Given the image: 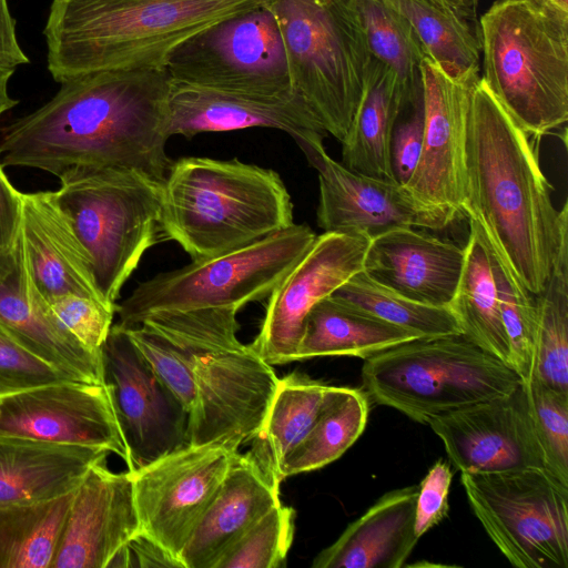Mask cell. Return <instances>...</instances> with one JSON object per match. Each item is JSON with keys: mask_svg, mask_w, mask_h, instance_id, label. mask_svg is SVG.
Returning a JSON list of instances; mask_svg holds the SVG:
<instances>
[{"mask_svg": "<svg viewBox=\"0 0 568 568\" xmlns=\"http://www.w3.org/2000/svg\"><path fill=\"white\" fill-rule=\"evenodd\" d=\"M60 84L47 103L1 130L3 168L39 169L63 182L116 166L164 181L173 163L166 154V67L100 71Z\"/></svg>", "mask_w": 568, "mask_h": 568, "instance_id": "obj_1", "label": "cell"}, {"mask_svg": "<svg viewBox=\"0 0 568 568\" xmlns=\"http://www.w3.org/2000/svg\"><path fill=\"white\" fill-rule=\"evenodd\" d=\"M465 204L519 283L540 293L551 274L568 203L557 210L529 135L478 77L466 122Z\"/></svg>", "mask_w": 568, "mask_h": 568, "instance_id": "obj_2", "label": "cell"}, {"mask_svg": "<svg viewBox=\"0 0 568 568\" xmlns=\"http://www.w3.org/2000/svg\"><path fill=\"white\" fill-rule=\"evenodd\" d=\"M264 0H52L43 30L48 70L88 73L165 67L194 33Z\"/></svg>", "mask_w": 568, "mask_h": 568, "instance_id": "obj_3", "label": "cell"}, {"mask_svg": "<svg viewBox=\"0 0 568 568\" xmlns=\"http://www.w3.org/2000/svg\"><path fill=\"white\" fill-rule=\"evenodd\" d=\"M161 226L192 260L216 256L294 224L293 203L272 169L239 159L189 156L162 182Z\"/></svg>", "mask_w": 568, "mask_h": 568, "instance_id": "obj_4", "label": "cell"}, {"mask_svg": "<svg viewBox=\"0 0 568 568\" xmlns=\"http://www.w3.org/2000/svg\"><path fill=\"white\" fill-rule=\"evenodd\" d=\"M236 308L163 312L143 324L169 339L185 361L196 393L189 416L190 444L256 435L278 383L268 363L237 338Z\"/></svg>", "mask_w": 568, "mask_h": 568, "instance_id": "obj_5", "label": "cell"}, {"mask_svg": "<svg viewBox=\"0 0 568 568\" xmlns=\"http://www.w3.org/2000/svg\"><path fill=\"white\" fill-rule=\"evenodd\" d=\"M480 79L529 135L568 120V16L497 0L480 17Z\"/></svg>", "mask_w": 568, "mask_h": 568, "instance_id": "obj_6", "label": "cell"}, {"mask_svg": "<svg viewBox=\"0 0 568 568\" xmlns=\"http://www.w3.org/2000/svg\"><path fill=\"white\" fill-rule=\"evenodd\" d=\"M278 27L293 88L339 142L361 99L371 53L356 0H264Z\"/></svg>", "mask_w": 568, "mask_h": 568, "instance_id": "obj_7", "label": "cell"}, {"mask_svg": "<svg viewBox=\"0 0 568 568\" xmlns=\"http://www.w3.org/2000/svg\"><path fill=\"white\" fill-rule=\"evenodd\" d=\"M364 392L420 424L511 393L523 382L463 334L415 338L365 359Z\"/></svg>", "mask_w": 568, "mask_h": 568, "instance_id": "obj_8", "label": "cell"}, {"mask_svg": "<svg viewBox=\"0 0 568 568\" xmlns=\"http://www.w3.org/2000/svg\"><path fill=\"white\" fill-rule=\"evenodd\" d=\"M55 191L88 253L97 290L116 307L125 282L144 253L165 241L162 182L129 168L79 172Z\"/></svg>", "mask_w": 568, "mask_h": 568, "instance_id": "obj_9", "label": "cell"}, {"mask_svg": "<svg viewBox=\"0 0 568 568\" xmlns=\"http://www.w3.org/2000/svg\"><path fill=\"white\" fill-rule=\"evenodd\" d=\"M306 224H292L275 234L141 282L120 304L119 324L139 325L163 312L236 308L273 292L316 239Z\"/></svg>", "mask_w": 568, "mask_h": 568, "instance_id": "obj_10", "label": "cell"}, {"mask_svg": "<svg viewBox=\"0 0 568 568\" xmlns=\"http://www.w3.org/2000/svg\"><path fill=\"white\" fill-rule=\"evenodd\" d=\"M485 531L518 568H568V486L544 468L460 473Z\"/></svg>", "mask_w": 568, "mask_h": 568, "instance_id": "obj_11", "label": "cell"}, {"mask_svg": "<svg viewBox=\"0 0 568 568\" xmlns=\"http://www.w3.org/2000/svg\"><path fill=\"white\" fill-rule=\"evenodd\" d=\"M165 67L173 81L214 90L264 95L295 90L278 27L264 3L194 33Z\"/></svg>", "mask_w": 568, "mask_h": 568, "instance_id": "obj_12", "label": "cell"}, {"mask_svg": "<svg viewBox=\"0 0 568 568\" xmlns=\"http://www.w3.org/2000/svg\"><path fill=\"white\" fill-rule=\"evenodd\" d=\"M423 148L403 185L425 229L443 230L466 216L465 145L469 95L479 74L454 77L427 57L420 63Z\"/></svg>", "mask_w": 568, "mask_h": 568, "instance_id": "obj_13", "label": "cell"}, {"mask_svg": "<svg viewBox=\"0 0 568 568\" xmlns=\"http://www.w3.org/2000/svg\"><path fill=\"white\" fill-rule=\"evenodd\" d=\"M239 447L224 440L189 444L129 470L140 532L180 562Z\"/></svg>", "mask_w": 568, "mask_h": 568, "instance_id": "obj_14", "label": "cell"}, {"mask_svg": "<svg viewBox=\"0 0 568 568\" xmlns=\"http://www.w3.org/2000/svg\"><path fill=\"white\" fill-rule=\"evenodd\" d=\"M101 358L129 452V470L190 444L187 413L121 324L112 325Z\"/></svg>", "mask_w": 568, "mask_h": 568, "instance_id": "obj_15", "label": "cell"}, {"mask_svg": "<svg viewBox=\"0 0 568 568\" xmlns=\"http://www.w3.org/2000/svg\"><path fill=\"white\" fill-rule=\"evenodd\" d=\"M371 239L324 232L268 295L258 334L250 346L270 365L295 361L306 317L363 270Z\"/></svg>", "mask_w": 568, "mask_h": 568, "instance_id": "obj_16", "label": "cell"}, {"mask_svg": "<svg viewBox=\"0 0 568 568\" xmlns=\"http://www.w3.org/2000/svg\"><path fill=\"white\" fill-rule=\"evenodd\" d=\"M0 434L103 448L130 465L105 383L68 379L3 396Z\"/></svg>", "mask_w": 568, "mask_h": 568, "instance_id": "obj_17", "label": "cell"}, {"mask_svg": "<svg viewBox=\"0 0 568 568\" xmlns=\"http://www.w3.org/2000/svg\"><path fill=\"white\" fill-rule=\"evenodd\" d=\"M426 424L460 473L546 469L523 383L507 395L433 416Z\"/></svg>", "mask_w": 568, "mask_h": 568, "instance_id": "obj_18", "label": "cell"}, {"mask_svg": "<svg viewBox=\"0 0 568 568\" xmlns=\"http://www.w3.org/2000/svg\"><path fill=\"white\" fill-rule=\"evenodd\" d=\"M166 112L170 138L268 128L287 133L300 145L323 140L326 135L296 90L264 95L214 90L172 80Z\"/></svg>", "mask_w": 568, "mask_h": 568, "instance_id": "obj_19", "label": "cell"}, {"mask_svg": "<svg viewBox=\"0 0 568 568\" xmlns=\"http://www.w3.org/2000/svg\"><path fill=\"white\" fill-rule=\"evenodd\" d=\"M317 171V225L324 232L361 234L371 240L389 230L425 224L412 199L395 181L347 169L332 159L323 140L298 145Z\"/></svg>", "mask_w": 568, "mask_h": 568, "instance_id": "obj_20", "label": "cell"}, {"mask_svg": "<svg viewBox=\"0 0 568 568\" xmlns=\"http://www.w3.org/2000/svg\"><path fill=\"white\" fill-rule=\"evenodd\" d=\"M139 532L129 470L98 463L73 493L52 568H108Z\"/></svg>", "mask_w": 568, "mask_h": 568, "instance_id": "obj_21", "label": "cell"}, {"mask_svg": "<svg viewBox=\"0 0 568 568\" xmlns=\"http://www.w3.org/2000/svg\"><path fill=\"white\" fill-rule=\"evenodd\" d=\"M0 326L23 348L70 378L104 383L101 354L75 339L36 292L21 229L16 241L0 250Z\"/></svg>", "mask_w": 568, "mask_h": 568, "instance_id": "obj_22", "label": "cell"}, {"mask_svg": "<svg viewBox=\"0 0 568 568\" xmlns=\"http://www.w3.org/2000/svg\"><path fill=\"white\" fill-rule=\"evenodd\" d=\"M464 257L465 247L402 226L371 240L363 271L412 301L448 306L458 285Z\"/></svg>", "mask_w": 568, "mask_h": 568, "instance_id": "obj_23", "label": "cell"}, {"mask_svg": "<svg viewBox=\"0 0 568 568\" xmlns=\"http://www.w3.org/2000/svg\"><path fill=\"white\" fill-rule=\"evenodd\" d=\"M21 233L30 280L47 305L65 294L105 302L97 290L88 253L55 191L22 193Z\"/></svg>", "mask_w": 568, "mask_h": 568, "instance_id": "obj_24", "label": "cell"}, {"mask_svg": "<svg viewBox=\"0 0 568 568\" xmlns=\"http://www.w3.org/2000/svg\"><path fill=\"white\" fill-rule=\"evenodd\" d=\"M280 485L251 452H237L179 556L182 568H214L262 516L281 503Z\"/></svg>", "mask_w": 568, "mask_h": 568, "instance_id": "obj_25", "label": "cell"}, {"mask_svg": "<svg viewBox=\"0 0 568 568\" xmlns=\"http://www.w3.org/2000/svg\"><path fill=\"white\" fill-rule=\"evenodd\" d=\"M418 485L384 494L341 536L317 554L313 568H400L418 542Z\"/></svg>", "mask_w": 568, "mask_h": 568, "instance_id": "obj_26", "label": "cell"}, {"mask_svg": "<svg viewBox=\"0 0 568 568\" xmlns=\"http://www.w3.org/2000/svg\"><path fill=\"white\" fill-rule=\"evenodd\" d=\"M109 454L98 447L0 434V506L71 493Z\"/></svg>", "mask_w": 568, "mask_h": 568, "instance_id": "obj_27", "label": "cell"}, {"mask_svg": "<svg viewBox=\"0 0 568 568\" xmlns=\"http://www.w3.org/2000/svg\"><path fill=\"white\" fill-rule=\"evenodd\" d=\"M408 106L392 73L371 55L361 99L341 141L342 163L352 171L395 181L392 135L397 120Z\"/></svg>", "mask_w": 568, "mask_h": 568, "instance_id": "obj_28", "label": "cell"}, {"mask_svg": "<svg viewBox=\"0 0 568 568\" xmlns=\"http://www.w3.org/2000/svg\"><path fill=\"white\" fill-rule=\"evenodd\" d=\"M415 338L420 337L329 295L308 313L295 361L326 356L366 359Z\"/></svg>", "mask_w": 568, "mask_h": 568, "instance_id": "obj_29", "label": "cell"}, {"mask_svg": "<svg viewBox=\"0 0 568 568\" xmlns=\"http://www.w3.org/2000/svg\"><path fill=\"white\" fill-rule=\"evenodd\" d=\"M335 386L294 372L278 378L250 450L278 483L285 458L307 435Z\"/></svg>", "mask_w": 568, "mask_h": 568, "instance_id": "obj_30", "label": "cell"}, {"mask_svg": "<svg viewBox=\"0 0 568 568\" xmlns=\"http://www.w3.org/2000/svg\"><path fill=\"white\" fill-rule=\"evenodd\" d=\"M470 232L455 295L448 307L462 334L511 367L496 286L479 225L469 219Z\"/></svg>", "mask_w": 568, "mask_h": 568, "instance_id": "obj_31", "label": "cell"}, {"mask_svg": "<svg viewBox=\"0 0 568 568\" xmlns=\"http://www.w3.org/2000/svg\"><path fill=\"white\" fill-rule=\"evenodd\" d=\"M74 490L0 506V568H52Z\"/></svg>", "mask_w": 568, "mask_h": 568, "instance_id": "obj_32", "label": "cell"}, {"mask_svg": "<svg viewBox=\"0 0 568 568\" xmlns=\"http://www.w3.org/2000/svg\"><path fill=\"white\" fill-rule=\"evenodd\" d=\"M368 413L365 392L335 386L307 435L285 458L282 480L322 468L339 458L364 432Z\"/></svg>", "mask_w": 568, "mask_h": 568, "instance_id": "obj_33", "label": "cell"}, {"mask_svg": "<svg viewBox=\"0 0 568 568\" xmlns=\"http://www.w3.org/2000/svg\"><path fill=\"white\" fill-rule=\"evenodd\" d=\"M410 24L426 57L454 77L479 74L480 42L469 20L435 0H384Z\"/></svg>", "mask_w": 568, "mask_h": 568, "instance_id": "obj_34", "label": "cell"}, {"mask_svg": "<svg viewBox=\"0 0 568 568\" xmlns=\"http://www.w3.org/2000/svg\"><path fill=\"white\" fill-rule=\"evenodd\" d=\"M371 55L392 73L412 106L422 100L420 63L426 58L407 20L384 0H356Z\"/></svg>", "mask_w": 568, "mask_h": 568, "instance_id": "obj_35", "label": "cell"}, {"mask_svg": "<svg viewBox=\"0 0 568 568\" xmlns=\"http://www.w3.org/2000/svg\"><path fill=\"white\" fill-rule=\"evenodd\" d=\"M535 300L538 328L531 377L568 393V229L561 234L550 277Z\"/></svg>", "mask_w": 568, "mask_h": 568, "instance_id": "obj_36", "label": "cell"}, {"mask_svg": "<svg viewBox=\"0 0 568 568\" xmlns=\"http://www.w3.org/2000/svg\"><path fill=\"white\" fill-rule=\"evenodd\" d=\"M332 296L406 328L419 337L462 334L448 306L412 301L377 283L363 270L341 285Z\"/></svg>", "mask_w": 568, "mask_h": 568, "instance_id": "obj_37", "label": "cell"}, {"mask_svg": "<svg viewBox=\"0 0 568 568\" xmlns=\"http://www.w3.org/2000/svg\"><path fill=\"white\" fill-rule=\"evenodd\" d=\"M481 236L496 286L503 326L509 344L511 368L519 375L523 383H527L534 371L538 328L535 295L529 293L514 276L483 232Z\"/></svg>", "mask_w": 568, "mask_h": 568, "instance_id": "obj_38", "label": "cell"}, {"mask_svg": "<svg viewBox=\"0 0 568 568\" xmlns=\"http://www.w3.org/2000/svg\"><path fill=\"white\" fill-rule=\"evenodd\" d=\"M293 508L282 503L262 516L214 568H278L285 565L294 536Z\"/></svg>", "mask_w": 568, "mask_h": 568, "instance_id": "obj_39", "label": "cell"}, {"mask_svg": "<svg viewBox=\"0 0 568 568\" xmlns=\"http://www.w3.org/2000/svg\"><path fill=\"white\" fill-rule=\"evenodd\" d=\"M523 385L546 469L568 486V393L555 390L534 377Z\"/></svg>", "mask_w": 568, "mask_h": 568, "instance_id": "obj_40", "label": "cell"}, {"mask_svg": "<svg viewBox=\"0 0 568 568\" xmlns=\"http://www.w3.org/2000/svg\"><path fill=\"white\" fill-rule=\"evenodd\" d=\"M125 328L158 377L190 416L196 405V393L189 366L178 349L163 335L143 324Z\"/></svg>", "mask_w": 568, "mask_h": 568, "instance_id": "obj_41", "label": "cell"}, {"mask_svg": "<svg viewBox=\"0 0 568 568\" xmlns=\"http://www.w3.org/2000/svg\"><path fill=\"white\" fill-rule=\"evenodd\" d=\"M60 324L84 347L101 354L113 325L116 307L102 300L77 294H65L48 304Z\"/></svg>", "mask_w": 568, "mask_h": 568, "instance_id": "obj_42", "label": "cell"}, {"mask_svg": "<svg viewBox=\"0 0 568 568\" xmlns=\"http://www.w3.org/2000/svg\"><path fill=\"white\" fill-rule=\"evenodd\" d=\"M68 379L72 378L23 348L0 326V398Z\"/></svg>", "mask_w": 568, "mask_h": 568, "instance_id": "obj_43", "label": "cell"}, {"mask_svg": "<svg viewBox=\"0 0 568 568\" xmlns=\"http://www.w3.org/2000/svg\"><path fill=\"white\" fill-rule=\"evenodd\" d=\"M452 479L450 462L439 459L418 485L415 508V534L418 538L446 518Z\"/></svg>", "mask_w": 568, "mask_h": 568, "instance_id": "obj_44", "label": "cell"}, {"mask_svg": "<svg viewBox=\"0 0 568 568\" xmlns=\"http://www.w3.org/2000/svg\"><path fill=\"white\" fill-rule=\"evenodd\" d=\"M410 116L396 124L390 142V160L395 181L405 185L418 163L424 136V111L419 100L413 106Z\"/></svg>", "mask_w": 568, "mask_h": 568, "instance_id": "obj_45", "label": "cell"}, {"mask_svg": "<svg viewBox=\"0 0 568 568\" xmlns=\"http://www.w3.org/2000/svg\"><path fill=\"white\" fill-rule=\"evenodd\" d=\"M21 221L22 193L11 184L0 162V250L16 241Z\"/></svg>", "mask_w": 568, "mask_h": 568, "instance_id": "obj_46", "label": "cell"}, {"mask_svg": "<svg viewBox=\"0 0 568 568\" xmlns=\"http://www.w3.org/2000/svg\"><path fill=\"white\" fill-rule=\"evenodd\" d=\"M132 567H181L165 549L139 532L128 544Z\"/></svg>", "mask_w": 568, "mask_h": 568, "instance_id": "obj_47", "label": "cell"}, {"mask_svg": "<svg viewBox=\"0 0 568 568\" xmlns=\"http://www.w3.org/2000/svg\"><path fill=\"white\" fill-rule=\"evenodd\" d=\"M0 62L12 67L29 63V58L18 42L16 21L7 0H0Z\"/></svg>", "mask_w": 568, "mask_h": 568, "instance_id": "obj_48", "label": "cell"}, {"mask_svg": "<svg viewBox=\"0 0 568 568\" xmlns=\"http://www.w3.org/2000/svg\"><path fill=\"white\" fill-rule=\"evenodd\" d=\"M16 71V67L0 62V116L18 104V100L10 97L8 84Z\"/></svg>", "mask_w": 568, "mask_h": 568, "instance_id": "obj_49", "label": "cell"}, {"mask_svg": "<svg viewBox=\"0 0 568 568\" xmlns=\"http://www.w3.org/2000/svg\"><path fill=\"white\" fill-rule=\"evenodd\" d=\"M471 21L476 19L479 0H435Z\"/></svg>", "mask_w": 568, "mask_h": 568, "instance_id": "obj_50", "label": "cell"}, {"mask_svg": "<svg viewBox=\"0 0 568 568\" xmlns=\"http://www.w3.org/2000/svg\"><path fill=\"white\" fill-rule=\"evenodd\" d=\"M527 2L528 4L536 7L540 10L559 14L568 16V0H518Z\"/></svg>", "mask_w": 568, "mask_h": 568, "instance_id": "obj_51", "label": "cell"}]
</instances>
